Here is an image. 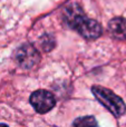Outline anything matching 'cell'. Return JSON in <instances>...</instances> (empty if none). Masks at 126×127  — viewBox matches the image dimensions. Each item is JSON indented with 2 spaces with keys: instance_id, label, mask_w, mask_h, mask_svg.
<instances>
[{
  "instance_id": "1",
  "label": "cell",
  "mask_w": 126,
  "mask_h": 127,
  "mask_svg": "<svg viewBox=\"0 0 126 127\" xmlns=\"http://www.w3.org/2000/svg\"><path fill=\"white\" fill-rule=\"evenodd\" d=\"M63 18L71 29L76 30L85 39H97L103 33V28L99 22L86 17L82 7L77 3H71L66 7L63 12Z\"/></svg>"
},
{
  "instance_id": "2",
  "label": "cell",
  "mask_w": 126,
  "mask_h": 127,
  "mask_svg": "<svg viewBox=\"0 0 126 127\" xmlns=\"http://www.w3.org/2000/svg\"><path fill=\"white\" fill-rule=\"evenodd\" d=\"M92 92H93L94 96L96 97V99L105 108H107L115 117H120L125 114L126 105L124 100L120 96L114 94L112 90H109L108 88L95 85L92 87Z\"/></svg>"
},
{
  "instance_id": "3",
  "label": "cell",
  "mask_w": 126,
  "mask_h": 127,
  "mask_svg": "<svg viewBox=\"0 0 126 127\" xmlns=\"http://www.w3.org/2000/svg\"><path fill=\"white\" fill-rule=\"evenodd\" d=\"M15 60L21 68L29 69L40 60V54L31 44H24L15 51Z\"/></svg>"
},
{
  "instance_id": "4",
  "label": "cell",
  "mask_w": 126,
  "mask_h": 127,
  "mask_svg": "<svg viewBox=\"0 0 126 127\" xmlns=\"http://www.w3.org/2000/svg\"><path fill=\"white\" fill-rule=\"evenodd\" d=\"M29 100H30V104L33 107V109L39 114H46V113L50 112L56 105L55 96L50 92L45 89L33 92Z\"/></svg>"
},
{
  "instance_id": "5",
  "label": "cell",
  "mask_w": 126,
  "mask_h": 127,
  "mask_svg": "<svg viewBox=\"0 0 126 127\" xmlns=\"http://www.w3.org/2000/svg\"><path fill=\"white\" fill-rule=\"evenodd\" d=\"M109 32L115 37L116 39L125 40L126 39V19L123 17L113 18L108 22Z\"/></svg>"
},
{
  "instance_id": "6",
  "label": "cell",
  "mask_w": 126,
  "mask_h": 127,
  "mask_svg": "<svg viewBox=\"0 0 126 127\" xmlns=\"http://www.w3.org/2000/svg\"><path fill=\"white\" fill-rule=\"evenodd\" d=\"M74 127H98V124L96 122L94 116H83L78 117L74 121Z\"/></svg>"
},
{
  "instance_id": "7",
  "label": "cell",
  "mask_w": 126,
  "mask_h": 127,
  "mask_svg": "<svg viewBox=\"0 0 126 127\" xmlns=\"http://www.w3.org/2000/svg\"><path fill=\"white\" fill-rule=\"evenodd\" d=\"M39 42H40L41 48L44 49L45 51H50L51 49H54V47L56 46L55 38H54L51 35H49V33L42 35L39 39Z\"/></svg>"
},
{
  "instance_id": "8",
  "label": "cell",
  "mask_w": 126,
  "mask_h": 127,
  "mask_svg": "<svg viewBox=\"0 0 126 127\" xmlns=\"http://www.w3.org/2000/svg\"><path fill=\"white\" fill-rule=\"evenodd\" d=\"M0 127H9V126L6 125V124H0Z\"/></svg>"
}]
</instances>
